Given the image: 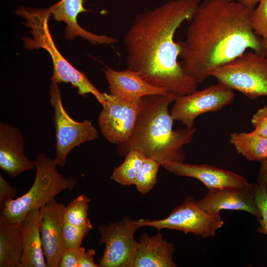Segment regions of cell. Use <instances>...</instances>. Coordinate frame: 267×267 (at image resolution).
Returning <instances> with one entry per match:
<instances>
[{"mask_svg": "<svg viewBox=\"0 0 267 267\" xmlns=\"http://www.w3.org/2000/svg\"><path fill=\"white\" fill-rule=\"evenodd\" d=\"M200 3V0H170L137 14L124 37L128 69L178 97L197 90L199 84L178 60L181 47L174 37L184 22L191 20Z\"/></svg>", "mask_w": 267, "mask_h": 267, "instance_id": "cell-1", "label": "cell"}, {"mask_svg": "<svg viewBox=\"0 0 267 267\" xmlns=\"http://www.w3.org/2000/svg\"><path fill=\"white\" fill-rule=\"evenodd\" d=\"M254 9L231 0H204L200 3L179 41V57L185 72L203 83L215 68L250 49L267 55V50L252 27Z\"/></svg>", "mask_w": 267, "mask_h": 267, "instance_id": "cell-2", "label": "cell"}, {"mask_svg": "<svg viewBox=\"0 0 267 267\" xmlns=\"http://www.w3.org/2000/svg\"><path fill=\"white\" fill-rule=\"evenodd\" d=\"M178 97L170 93L141 97L134 133L128 141L119 145V153L125 156L134 149L161 165L168 162H183L182 148L191 142L197 130L186 127L173 129L175 120L169 106Z\"/></svg>", "mask_w": 267, "mask_h": 267, "instance_id": "cell-3", "label": "cell"}, {"mask_svg": "<svg viewBox=\"0 0 267 267\" xmlns=\"http://www.w3.org/2000/svg\"><path fill=\"white\" fill-rule=\"evenodd\" d=\"M17 14L25 21L24 24L31 29L32 38L24 37L23 42L27 49L42 48L51 56L53 66L52 82L70 83L77 89L78 94L85 96L92 94L102 105L104 93L100 92L88 79L86 74L71 65L56 47L50 32L48 20L51 14L46 9H36L21 7Z\"/></svg>", "mask_w": 267, "mask_h": 267, "instance_id": "cell-4", "label": "cell"}, {"mask_svg": "<svg viewBox=\"0 0 267 267\" xmlns=\"http://www.w3.org/2000/svg\"><path fill=\"white\" fill-rule=\"evenodd\" d=\"M34 162L36 175L31 188L21 196L7 200L0 207V216L10 223H20L31 210L40 209L61 192L71 190L76 184L75 180L57 171L54 159L40 153Z\"/></svg>", "mask_w": 267, "mask_h": 267, "instance_id": "cell-5", "label": "cell"}, {"mask_svg": "<svg viewBox=\"0 0 267 267\" xmlns=\"http://www.w3.org/2000/svg\"><path fill=\"white\" fill-rule=\"evenodd\" d=\"M267 56L253 50L245 51L210 71L209 76L250 99L267 96Z\"/></svg>", "mask_w": 267, "mask_h": 267, "instance_id": "cell-6", "label": "cell"}, {"mask_svg": "<svg viewBox=\"0 0 267 267\" xmlns=\"http://www.w3.org/2000/svg\"><path fill=\"white\" fill-rule=\"evenodd\" d=\"M49 93L55 130L54 160L58 166L64 167L70 152L83 143L96 139L98 132L90 121L78 122L69 116L63 106L57 83L51 82Z\"/></svg>", "mask_w": 267, "mask_h": 267, "instance_id": "cell-7", "label": "cell"}, {"mask_svg": "<svg viewBox=\"0 0 267 267\" xmlns=\"http://www.w3.org/2000/svg\"><path fill=\"white\" fill-rule=\"evenodd\" d=\"M142 219L133 221L125 217L108 225H100L98 245H105L99 267H134L138 241L135 231L142 227Z\"/></svg>", "mask_w": 267, "mask_h": 267, "instance_id": "cell-8", "label": "cell"}, {"mask_svg": "<svg viewBox=\"0 0 267 267\" xmlns=\"http://www.w3.org/2000/svg\"><path fill=\"white\" fill-rule=\"evenodd\" d=\"M141 223L142 226H151L158 230H177L206 238L214 236L224 222L220 213L205 211L196 204L192 196H187L182 203L175 207L166 218L153 221L142 219Z\"/></svg>", "mask_w": 267, "mask_h": 267, "instance_id": "cell-9", "label": "cell"}, {"mask_svg": "<svg viewBox=\"0 0 267 267\" xmlns=\"http://www.w3.org/2000/svg\"><path fill=\"white\" fill-rule=\"evenodd\" d=\"M98 118L100 132L109 142L121 144L131 137L137 121L140 100L134 102L117 94L104 92Z\"/></svg>", "mask_w": 267, "mask_h": 267, "instance_id": "cell-10", "label": "cell"}, {"mask_svg": "<svg viewBox=\"0 0 267 267\" xmlns=\"http://www.w3.org/2000/svg\"><path fill=\"white\" fill-rule=\"evenodd\" d=\"M234 90L218 83L203 89L177 98L170 111L174 120L192 129L195 119L209 112H216L230 104L234 100Z\"/></svg>", "mask_w": 267, "mask_h": 267, "instance_id": "cell-11", "label": "cell"}, {"mask_svg": "<svg viewBox=\"0 0 267 267\" xmlns=\"http://www.w3.org/2000/svg\"><path fill=\"white\" fill-rule=\"evenodd\" d=\"M65 207L54 199L40 209V230L47 267H59L65 249L63 235Z\"/></svg>", "mask_w": 267, "mask_h": 267, "instance_id": "cell-12", "label": "cell"}, {"mask_svg": "<svg viewBox=\"0 0 267 267\" xmlns=\"http://www.w3.org/2000/svg\"><path fill=\"white\" fill-rule=\"evenodd\" d=\"M206 195L196 201L202 209L210 213L221 210H239L250 213L257 220L261 213L255 200L254 184L249 187H227L208 189Z\"/></svg>", "mask_w": 267, "mask_h": 267, "instance_id": "cell-13", "label": "cell"}, {"mask_svg": "<svg viewBox=\"0 0 267 267\" xmlns=\"http://www.w3.org/2000/svg\"><path fill=\"white\" fill-rule=\"evenodd\" d=\"M161 166L177 176L197 179L208 189L227 187H246L253 184L237 174L208 164L168 162L162 164Z\"/></svg>", "mask_w": 267, "mask_h": 267, "instance_id": "cell-14", "label": "cell"}, {"mask_svg": "<svg viewBox=\"0 0 267 267\" xmlns=\"http://www.w3.org/2000/svg\"><path fill=\"white\" fill-rule=\"evenodd\" d=\"M25 142L20 130L10 124L0 123V168L11 178L35 168L24 153Z\"/></svg>", "mask_w": 267, "mask_h": 267, "instance_id": "cell-15", "label": "cell"}, {"mask_svg": "<svg viewBox=\"0 0 267 267\" xmlns=\"http://www.w3.org/2000/svg\"><path fill=\"white\" fill-rule=\"evenodd\" d=\"M103 72L108 84L109 93L132 101L138 102L146 95L169 93L165 89L150 84L137 73L128 68L117 71L108 68L103 70Z\"/></svg>", "mask_w": 267, "mask_h": 267, "instance_id": "cell-16", "label": "cell"}, {"mask_svg": "<svg viewBox=\"0 0 267 267\" xmlns=\"http://www.w3.org/2000/svg\"><path fill=\"white\" fill-rule=\"evenodd\" d=\"M84 1V0H61L46 9L55 20L66 24L65 35L67 39L72 40L80 36L94 44H111L116 43L117 39L115 38L91 33L78 24L79 14L88 11L83 6Z\"/></svg>", "mask_w": 267, "mask_h": 267, "instance_id": "cell-17", "label": "cell"}, {"mask_svg": "<svg viewBox=\"0 0 267 267\" xmlns=\"http://www.w3.org/2000/svg\"><path fill=\"white\" fill-rule=\"evenodd\" d=\"M40 209L28 213L20 223L22 241L21 267H47L40 230Z\"/></svg>", "mask_w": 267, "mask_h": 267, "instance_id": "cell-18", "label": "cell"}, {"mask_svg": "<svg viewBox=\"0 0 267 267\" xmlns=\"http://www.w3.org/2000/svg\"><path fill=\"white\" fill-rule=\"evenodd\" d=\"M175 245L164 239L161 233L141 235L134 267H175L173 257Z\"/></svg>", "mask_w": 267, "mask_h": 267, "instance_id": "cell-19", "label": "cell"}, {"mask_svg": "<svg viewBox=\"0 0 267 267\" xmlns=\"http://www.w3.org/2000/svg\"><path fill=\"white\" fill-rule=\"evenodd\" d=\"M22 241L19 224L0 216V267H21Z\"/></svg>", "mask_w": 267, "mask_h": 267, "instance_id": "cell-20", "label": "cell"}, {"mask_svg": "<svg viewBox=\"0 0 267 267\" xmlns=\"http://www.w3.org/2000/svg\"><path fill=\"white\" fill-rule=\"evenodd\" d=\"M229 141L236 151L249 161L260 162L267 158V137L254 131L232 133Z\"/></svg>", "mask_w": 267, "mask_h": 267, "instance_id": "cell-21", "label": "cell"}, {"mask_svg": "<svg viewBox=\"0 0 267 267\" xmlns=\"http://www.w3.org/2000/svg\"><path fill=\"white\" fill-rule=\"evenodd\" d=\"M124 162L113 170L111 179L123 185H134L145 156L139 150H130Z\"/></svg>", "mask_w": 267, "mask_h": 267, "instance_id": "cell-22", "label": "cell"}, {"mask_svg": "<svg viewBox=\"0 0 267 267\" xmlns=\"http://www.w3.org/2000/svg\"><path fill=\"white\" fill-rule=\"evenodd\" d=\"M89 199L84 194L79 195L68 204L63 213L64 222L71 225L92 228L88 217Z\"/></svg>", "mask_w": 267, "mask_h": 267, "instance_id": "cell-23", "label": "cell"}, {"mask_svg": "<svg viewBox=\"0 0 267 267\" xmlns=\"http://www.w3.org/2000/svg\"><path fill=\"white\" fill-rule=\"evenodd\" d=\"M160 166L161 163L157 160L145 158L134 183L136 189L141 194H147L154 187Z\"/></svg>", "mask_w": 267, "mask_h": 267, "instance_id": "cell-24", "label": "cell"}, {"mask_svg": "<svg viewBox=\"0 0 267 267\" xmlns=\"http://www.w3.org/2000/svg\"><path fill=\"white\" fill-rule=\"evenodd\" d=\"M90 229L88 227L74 226L63 222V235L65 249L81 247L84 238Z\"/></svg>", "mask_w": 267, "mask_h": 267, "instance_id": "cell-25", "label": "cell"}, {"mask_svg": "<svg viewBox=\"0 0 267 267\" xmlns=\"http://www.w3.org/2000/svg\"><path fill=\"white\" fill-rule=\"evenodd\" d=\"M255 200L261 213L258 219L259 226L257 231L267 235V185L254 183Z\"/></svg>", "mask_w": 267, "mask_h": 267, "instance_id": "cell-26", "label": "cell"}, {"mask_svg": "<svg viewBox=\"0 0 267 267\" xmlns=\"http://www.w3.org/2000/svg\"><path fill=\"white\" fill-rule=\"evenodd\" d=\"M252 11L251 22L255 33L262 38L267 36V0H260Z\"/></svg>", "mask_w": 267, "mask_h": 267, "instance_id": "cell-27", "label": "cell"}, {"mask_svg": "<svg viewBox=\"0 0 267 267\" xmlns=\"http://www.w3.org/2000/svg\"><path fill=\"white\" fill-rule=\"evenodd\" d=\"M251 122L254 127V132L267 137V105L257 110L253 115Z\"/></svg>", "mask_w": 267, "mask_h": 267, "instance_id": "cell-28", "label": "cell"}, {"mask_svg": "<svg viewBox=\"0 0 267 267\" xmlns=\"http://www.w3.org/2000/svg\"><path fill=\"white\" fill-rule=\"evenodd\" d=\"M81 247L74 249H64L59 267H78Z\"/></svg>", "mask_w": 267, "mask_h": 267, "instance_id": "cell-29", "label": "cell"}, {"mask_svg": "<svg viewBox=\"0 0 267 267\" xmlns=\"http://www.w3.org/2000/svg\"><path fill=\"white\" fill-rule=\"evenodd\" d=\"M16 190L0 175V205L1 207L8 200L15 198Z\"/></svg>", "mask_w": 267, "mask_h": 267, "instance_id": "cell-30", "label": "cell"}, {"mask_svg": "<svg viewBox=\"0 0 267 267\" xmlns=\"http://www.w3.org/2000/svg\"><path fill=\"white\" fill-rule=\"evenodd\" d=\"M95 251L93 249H88L87 251L81 246L79 255L78 267H99V264L94 262V256Z\"/></svg>", "mask_w": 267, "mask_h": 267, "instance_id": "cell-31", "label": "cell"}, {"mask_svg": "<svg viewBox=\"0 0 267 267\" xmlns=\"http://www.w3.org/2000/svg\"><path fill=\"white\" fill-rule=\"evenodd\" d=\"M260 164L257 183L267 186V158L260 162Z\"/></svg>", "mask_w": 267, "mask_h": 267, "instance_id": "cell-32", "label": "cell"}, {"mask_svg": "<svg viewBox=\"0 0 267 267\" xmlns=\"http://www.w3.org/2000/svg\"><path fill=\"white\" fill-rule=\"evenodd\" d=\"M236 1L243 5L252 9H254L260 0H231Z\"/></svg>", "mask_w": 267, "mask_h": 267, "instance_id": "cell-33", "label": "cell"}, {"mask_svg": "<svg viewBox=\"0 0 267 267\" xmlns=\"http://www.w3.org/2000/svg\"><path fill=\"white\" fill-rule=\"evenodd\" d=\"M262 43L264 47L267 50V36L261 38Z\"/></svg>", "mask_w": 267, "mask_h": 267, "instance_id": "cell-34", "label": "cell"}]
</instances>
